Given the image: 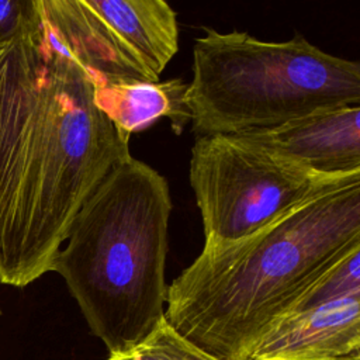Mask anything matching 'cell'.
<instances>
[{
  "mask_svg": "<svg viewBox=\"0 0 360 360\" xmlns=\"http://www.w3.org/2000/svg\"><path fill=\"white\" fill-rule=\"evenodd\" d=\"M128 145L44 21L0 46V284L24 288L51 271L79 210Z\"/></svg>",
  "mask_w": 360,
  "mask_h": 360,
  "instance_id": "6da1fadb",
  "label": "cell"
},
{
  "mask_svg": "<svg viewBox=\"0 0 360 360\" xmlns=\"http://www.w3.org/2000/svg\"><path fill=\"white\" fill-rule=\"evenodd\" d=\"M360 246V180L326 190L233 242L204 245L167 285L165 319L218 360H252L274 323Z\"/></svg>",
  "mask_w": 360,
  "mask_h": 360,
  "instance_id": "7a4b0ae2",
  "label": "cell"
},
{
  "mask_svg": "<svg viewBox=\"0 0 360 360\" xmlns=\"http://www.w3.org/2000/svg\"><path fill=\"white\" fill-rule=\"evenodd\" d=\"M172 212L166 179L131 155L75 217L56 271L110 356L142 343L165 319V264Z\"/></svg>",
  "mask_w": 360,
  "mask_h": 360,
  "instance_id": "3957f363",
  "label": "cell"
},
{
  "mask_svg": "<svg viewBox=\"0 0 360 360\" xmlns=\"http://www.w3.org/2000/svg\"><path fill=\"white\" fill-rule=\"evenodd\" d=\"M186 101L197 136L281 127L322 110L360 105V63L297 34L267 42L204 28L193 45Z\"/></svg>",
  "mask_w": 360,
  "mask_h": 360,
  "instance_id": "277c9868",
  "label": "cell"
},
{
  "mask_svg": "<svg viewBox=\"0 0 360 360\" xmlns=\"http://www.w3.org/2000/svg\"><path fill=\"white\" fill-rule=\"evenodd\" d=\"M188 180L204 226V245L239 240L307 200L360 174L336 176L236 135L197 136Z\"/></svg>",
  "mask_w": 360,
  "mask_h": 360,
  "instance_id": "5b68a950",
  "label": "cell"
},
{
  "mask_svg": "<svg viewBox=\"0 0 360 360\" xmlns=\"http://www.w3.org/2000/svg\"><path fill=\"white\" fill-rule=\"evenodd\" d=\"M39 8L51 39L89 73L93 84L160 80L117 39L86 0H39Z\"/></svg>",
  "mask_w": 360,
  "mask_h": 360,
  "instance_id": "8992f818",
  "label": "cell"
},
{
  "mask_svg": "<svg viewBox=\"0 0 360 360\" xmlns=\"http://www.w3.org/2000/svg\"><path fill=\"white\" fill-rule=\"evenodd\" d=\"M252 360H360V294L285 314Z\"/></svg>",
  "mask_w": 360,
  "mask_h": 360,
  "instance_id": "52a82bcc",
  "label": "cell"
},
{
  "mask_svg": "<svg viewBox=\"0 0 360 360\" xmlns=\"http://www.w3.org/2000/svg\"><path fill=\"white\" fill-rule=\"evenodd\" d=\"M236 136L319 173L360 174V105L322 110L277 128Z\"/></svg>",
  "mask_w": 360,
  "mask_h": 360,
  "instance_id": "ba28073f",
  "label": "cell"
},
{
  "mask_svg": "<svg viewBox=\"0 0 360 360\" xmlns=\"http://www.w3.org/2000/svg\"><path fill=\"white\" fill-rule=\"evenodd\" d=\"M117 39L156 77L179 51L177 14L163 0H86Z\"/></svg>",
  "mask_w": 360,
  "mask_h": 360,
  "instance_id": "9c48e42d",
  "label": "cell"
},
{
  "mask_svg": "<svg viewBox=\"0 0 360 360\" xmlns=\"http://www.w3.org/2000/svg\"><path fill=\"white\" fill-rule=\"evenodd\" d=\"M187 86L179 77L165 82L93 84V98L96 107L128 138L159 118H169L176 134H180L190 122Z\"/></svg>",
  "mask_w": 360,
  "mask_h": 360,
  "instance_id": "30bf717a",
  "label": "cell"
},
{
  "mask_svg": "<svg viewBox=\"0 0 360 360\" xmlns=\"http://www.w3.org/2000/svg\"><path fill=\"white\" fill-rule=\"evenodd\" d=\"M354 294H360V246L353 248L325 269L302 291L288 312L312 308Z\"/></svg>",
  "mask_w": 360,
  "mask_h": 360,
  "instance_id": "8fae6325",
  "label": "cell"
},
{
  "mask_svg": "<svg viewBox=\"0 0 360 360\" xmlns=\"http://www.w3.org/2000/svg\"><path fill=\"white\" fill-rule=\"evenodd\" d=\"M105 360H218L180 336L166 319L138 346Z\"/></svg>",
  "mask_w": 360,
  "mask_h": 360,
  "instance_id": "7c38bea8",
  "label": "cell"
},
{
  "mask_svg": "<svg viewBox=\"0 0 360 360\" xmlns=\"http://www.w3.org/2000/svg\"><path fill=\"white\" fill-rule=\"evenodd\" d=\"M41 22L39 0H0V46L35 31Z\"/></svg>",
  "mask_w": 360,
  "mask_h": 360,
  "instance_id": "4fadbf2b",
  "label": "cell"
},
{
  "mask_svg": "<svg viewBox=\"0 0 360 360\" xmlns=\"http://www.w3.org/2000/svg\"><path fill=\"white\" fill-rule=\"evenodd\" d=\"M0 315H1V308H0Z\"/></svg>",
  "mask_w": 360,
  "mask_h": 360,
  "instance_id": "5bb4252c",
  "label": "cell"
}]
</instances>
